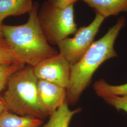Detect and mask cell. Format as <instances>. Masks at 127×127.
<instances>
[{"instance_id":"cell-3","label":"cell","mask_w":127,"mask_h":127,"mask_svg":"<svg viewBox=\"0 0 127 127\" xmlns=\"http://www.w3.org/2000/svg\"><path fill=\"white\" fill-rule=\"evenodd\" d=\"M38 80L30 65L15 73L1 97L8 110L22 116L41 120L46 118L39 100Z\"/></svg>"},{"instance_id":"cell-14","label":"cell","mask_w":127,"mask_h":127,"mask_svg":"<svg viewBox=\"0 0 127 127\" xmlns=\"http://www.w3.org/2000/svg\"><path fill=\"white\" fill-rule=\"evenodd\" d=\"M22 63L3 38H0V64Z\"/></svg>"},{"instance_id":"cell-16","label":"cell","mask_w":127,"mask_h":127,"mask_svg":"<svg viewBox=\"0 0 127 127\" xmlns=\"http://www.w3.org/2000/svg\"><path fill=\"white\" fill-rule=\"evenodd\" d=\"M50 2L55 6L60 7L64 8L73 5L74 3L79 0H48Z\"/></svg>"},{"instance_id":"cell-17","label":"cell","mask_w":127,"mask_h":127,"mask_svg":"<svg viewBox=\"0 0 127 127\" xmlns=\"http://www.w3.org/2000/svg\"><path fill=\"white\" fill-rule=\"evenodd\" d=\"M8 109L7 108L2 99L0 98V116L5 111H6Z\"/></svg>"},{"instance_id":"cell-8","label":"cell","mask_w":127,"mask_h":127,"mask_svg":"<svg viewBox=\"0 0 127 127\" xmlns=\"http://www.w3.org/2000/svg\"><path fill=\"white\" fill-rule=\"evenodd\" d=\"M95 13L106 18L127 12V0H82Z\"/></svg>"},{"instance_id":"cell-6","label":"cell","mask_w":127,"mask_h":127,"mask_svg":"<svg viewBox=\"0 0 127 127\" xmlns=\"http://www.w3.org/2000/svg\"><path fill=\"white\" fill-rule=\"evenodd\" d=\"M38 79L50 82L67 89L71 73V64L60 53L44 59L33 67Z\"/></svg>"},{"instance_id":"cell-12","label":"cell","mask_w":127,"mask_h":127,"mask_svg":"<svg viewBox=\"0 0 127 127\" xmlns=\"http://www.w3.org/2000/svg\"><path fill=\"white\" fill-rule=\"evenodd\" d=\"M93 89L96 94L102 98L112 96L127 95V83L120 85H112L103 79L94 83Z\"/></svg>"},{"instance_id":"cell-18","label":"cell","mask_w":127,"mask_h":127,"mask_svg":"<svg viewBox=\"0 0 127 127\" xmlns=\"http://www.w3.org/2000/svg\"><path fill=\"white\" fill-rule=\"evenodd\" d=\"M1 24L0 23V38H3V35H2V33L1 31Z\"/></svg>"},{"instance_id":"cell-11","label":"cell","mask_w":127,"mask_h":127,"mask_svg":"<svg viewBox=\"0 0 127 127\" xmlns=\"http://www.w3.org/2000/svg\"><path fill=\"white\" fill-rule=\"evenodd\" d=\"M68 104L65 102L60 106L57 111L50 116L47 123L42 127H69L73 116L82 109L80 108L71 110Z\"/></svg>"},{"instance_id":"cell-10","label":"cell","mask_w":127,"mask_h":127,"mask_svg":"<svg viewBox=\"0 0 127 127\" xmlns=\"http://www.w3.org/2000/svg\"><path fill=\"white\" fill-rule=\"evenodd\" d=\"M42 120L12 114L8 110L0 116V127H40Z\"/></svg>"},{"instance_id":"cell-9","label":"cell","mask_w":127,"mask_h":127,"mask_svg":"<svg viewBox=\"0 0 127 127\" xmlns=\"http://www.w3.org/2000/svg\"><path fill=\"white\" fill-rule=\"evenodd\" d=\"M33 5L32 0H0V23L9 16L29 13Z\"/></svg>"},{"instance_id":"cell-13","label":"cell","mask_w":127,"mask_h":127,"mask_svg":"<svg viewBox=\"0 0 127 127\" xmlns=\"http://www.w3.org/2000/svg\"><path fill=\"white\" fill-rule=\"evenodd\" d=\"M25 66V64L23 63L0 64V94L7 85L10 77Z\"/></svg>"},{"instance_id":"cell-2","label":"cell","mask_w":127,"mask_h":127,"mask_svg":"<svg viewBox=\"0 0 127 127\" xmlns=\"http://www.w3.org/2000/svg\"><path fill=\"white\" fill-rule=\"evenodd\" d=\"M39 4L34 3L25 24L19 26L2 25L3 37L19 60L32 67L59 53L50 46L38 18Z\"/></svg>"},{"instance_id":"cell-7","label":"cell","mask_w":127,"mask_h":127,"mask_svg":"<svg viewBox=\"0 0 127 127\" xmlns=\"http://www.w3.org/2000/svg\"><path fill=\"white\" fill-rule=\"evenodd\" d=\"M40 104L47 116H50L66 102V90L50 82L38 79Z\"/></svg>"},{"instance_id":"cell-4","label":"cell","mask_w":127,"mask_h":127,"mask_svg":"<svg viewBox=\"0 0 127 127\" xmlns=\"http://www.w3.org/2000/svg\"><path fill=\"white\" fill-rule=\"evenodd\" d=\"M38 18L41 29L51 44L58 45L77 31L73 5L60 8L48 0L38 12Z\"/></svg>"},{"instance_id":"cell-15","label":"cell","mask_w":127,"mask_h":127,"mask_svg":"<svg viewBox=\"0 0 127 127\" xmlns=\"http://www.w3.org/2000/svg\"><path fill=\"white\" fill-rule=\"evenodd\" d=\"M102 99L117 110H123L127 113V95L112 96Z\"/></svg>"},{"instance_id":"cell-1","label":"cell","mask_w":127,"mask_h":127,"mask_svg":"<svg viewBox=\"0 0 127 127\" xmlns=\"http://www.w3.org/2000/svg\"><path fill=\"white\" fill-rule=\"evenodd\" d=\"M125 25L126 18L122 16L103 36L93 42L81 59L71 65L70 81L66 89L68 104H75L78 101L82 93L90 85L93 74L102 64L118 57L114 45Z\"/></svg>"},{"instance_id":"cell-5","label":"cell","mask_w":127,"mask_h":127,"mask_svg":"<svg viewBox=\"0 0 127 127\" xmlns=\"http://www.w3.org/2000/svg\"><path fill=\"white\" fill-rule=\"evenodd\" d=\"M104 19L103 17L96 14L90 24L79 28L73 38L67 37L58 45L59 53L71 65L77 62L90 48Z\"/></svg>"}]
</instances>
